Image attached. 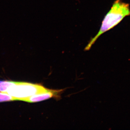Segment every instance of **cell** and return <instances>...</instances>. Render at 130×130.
<instances>
[{
  "instance_id": "cell-1",
  "label": "cell",
  "mask_w": 130,
  "mask_h": 130,
  "mask_svg": "<svg viewBox=\"0 0 130 130\" xmlns=\"http://www.w3.org/2000/svg\"><path fill=\"white\" fill-rule=\"evenodd\" d=\"M130 15L129 4L121 0H116L111 9L104 18L100 30L85 48V50L90 49L100 36L118 24L126 16Z\"/></svg>"
},
{
  "instance_id": "cell-2",
  "label": "cell",
  "mask_w": 130,
  "mask_h": 130,
  "mask_svg": "<svg viewBox=\"0 0 130 130\" xmlns=\"http://www.w3.org/2000/svg\"><path fill=\"white\" fill-rule=\"evenodd\" d=\"M48 90L40 84L16 82L14 85L9 87L6 93L15 98L16 101H23L31 96L45 92Z\"/></svg>"
},
{
  "instance_id": "cell-3",
  "label": "cell",
  "mask_w": 130,
  "mask_h": 130,
  "mask_svg": "<svg viewBox=\"0 0 130 130\" xmlns=\"http://www.w3.org/2000/svg\"><path fill=\"white\" fill-rule=\"evenodd\" d=\"M63 90H57L48 89L45 92L31 96L23 100V101L29 103L40 102L52 98L58 100L60 98L61 94L63 93Z\"/></svg>"
},
{
  "instance_id": "cell-4",
  "label": "cell",
  "mask_w": 130,
  "mask_h": 130,
  "mask_svg": "<svg viewBox=\"0 0 130 130\" xmlns=\"http://www.w3.org/2000/svg\"><path fill=\"white\" fill-rule=\"evenodd\" d=\"M15 83L14 81H0V91L6 93L9 87L14 85Z\"/></svg>"
},
{
  "instance_id": "cell-5",
  "label": "cell",
  "mask_w": 130,
  "mask_h": 130,
  "mask_svg": "<svg viewBox=\"0 0 130 130\" xmlns=\"http://www.w3.org/2000/svg\"><path fill=\"white\" fill-rule=\"evenodd\" d=\"M16 101V98L6 93L0 92V102Z\"/></svg>"
}]
</instances>
